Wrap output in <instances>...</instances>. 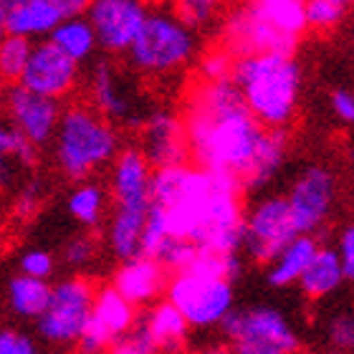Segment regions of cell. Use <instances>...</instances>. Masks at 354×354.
<instances>
[{"mask_svg": "<svg viewBox=\"0 0 354 354\" xmlns=\"http://www.w3.org/2000/svg\"><path fill=\"white\" fill-rule=\"evenodd\" d=\"M241 183L200 165L155 170L152 207L142 253L155 256L165 238H180L200 253L233 256L243 251L245 207Z\"/></svg>", "mask_w": 354, "mask_h": 354, "instance_id": "1", "label": "cell"}, {"mask_svg": "<svg viewBox=\"0 0 354 354\" xmlns=\"http://www.w3.org/2000/svg\"><path fill=\"white\" fill-rule=\"evenodd\" d=\"M183 119L195 165L233 177L245 187L268 127L251 114L233 79L195 84L185 99Z\"/></svg>", "mask_w": 354, "mask_h": 354, "instance_id": "2", "label": "cell"}, {"mask_svg": "<svg viewBox=\"0 0 354 354\" xmlns=\"http://www.w3.org/2000/svg\"><path fill=\"white\" fill-rule=\"evenodd\" d=\"M233 84L245 106L268 129L294 122L301 99V66L294 53H253L236 59Z\"/></svg>", "mask_w": 354, "mask_h": 354, "instance_id": "3", "label": "cell"}, {"mask_svg": "<svg viewBox=\"0 0 354 354\" xmlns=\"http://www.w3.org/2000/svg\"><path fill=\"white\" fill-rule=\"evenodd\" d=\"M241 273V259L200 253L187 268L172 273L167 283V301L183 311L192 329H213L236 311L233 281Z\"/></svg>", "mask_w": 354, "mask_h": 354, "instance_id": "4", "label": "cell"}, {"mask_svg": "<svg viewBox=\"0 0 354 354\" xmlns=\"http://www.w3.org/2000/svg\"><path fill=\"white\" fill-rule=\"evenodd\" d=\"M51 152L61 175L79 183L109 167L122 152V140L114 122L91 104H71L61 114Z\"/></svg>", "mask_w": 354, "mask_h": 354, "instance_id": "5", "label": "cell"}, {"mask_svg": "<svg viewBox=\"0 0 354 354\" xmlns=\"http://www.w3.org/2000/svg\"><path fill=\"white\" fill-rule=\"evenodd\" d=\"M198 56V33L177 10H149L140 36L127 51L129 66L149 79H167L190 66Z\"/></svg>", "mask_w": 354, "mask_h": 354, "instance_id": "6", "label": "cell"}, {"mask_svg": "<svg viewBox=\"0 0 354 354\" xmlns=\"http://www.w3.org/2000/svg\"><path fill=\"white\" fill-rule=\"evenodd\" d=\"M221 329L236 354H299L301 349L296 326L276 306L236 309Z\"/></svg>", "mask_w": 354, "mask_h": 354, "instance_id": "7", "label": "cell"}, {"mask_svg": "<svg viewBox=\"0 0 354 354\" xmlns=\"http://www.w3.org/2000/svg\"><path fill=\"white\" fill-rule=\"evenodd\" d=\"M94 299L96 288L86 276L74 273V276L61 279L51 288L48 306L36 322L38 337L56 347L79 344L88 319H91Z\"/></svg>", "mask_w": 354, "mask_h": 354, "instance_id": "8", "label": "cell"}, {"mask_svg": "<svg viewBox=\"0 0 354 354\" xmlns=\"http://www.w3.org/2000/svg\"><path fill=\"white\" fill-rule=\"evenodd\" d=\"M299 236L286 195H266L245 210L243 251L256 263L268 261Z\"/></svg>", "mask_w": 354, "mask_h": 354, "instance_id": "9", "label": "cell"}, {"mask_svg": "<svg viewBox=\"0 0 354 354\" xmlns=\"http://www.w3.org/2000/svg\"><path fill=\"white\" fill-rule=\"evenodd\" d=\"M299 233L314 236L329 221L337 203V177L324 165L304 167L286 192Z\"/></svg>", "mask_w": 354, "mask_h": 354, "instance_id": "10", "label": "cell"}, {"mask_svg": "<svg viewBox=\"0 0 354 354\" xmlns=\"http://www.w3.org/2000/svg\"><path fill=\"white\" fill-rule=\"evenodd\" d=\"M88 104L114 124H137L145 122L149 111L142 109L137 91L122 71L109 61H96L86 76Z\"/></svg>", "mask_w": 354, "mask_h": 354, "instance_id": "11", "label": "cell"}, {"mask_svg": "<svg viewBox=\"0 0 354 354\" xmlns=\"http://www.w3.org/2000/svg\"><path fill=\"white\" fill-rule=\"evenodd\" d=\"M149 8L142 0H91L86 10L94 26L99 48L106 53H127L147 21Z\"/></svg>", "mask_w": 354, "mask_h": 354, "instance_id": "12", "label": "cell"}, {"mask_svg": "<svg viewBox=\"0 0 354 354\" xmlns=\"http://www.w3.org/2000/svg\"><path fill=\"white\" fill-rule=\"evenodd\" d=\"M79 82H82V64L68 59L59 46L44 38L33 46L28 66H26L18 84H23L26 88L41 96L64 102L66 96L74 94Z\"/></svg>", "mask_w": 354, "mask_h": 354, "instance_id": "13", "label": "cell"}, {"mask_svg": "<svg viewBox=\"0 0 354 354\" xmlns=\"http://www.w3.org/2000/svg\"><path fill=\"white\" fill-rule=\"evenodd\" d=\"M3 111H6V122H10L36 147L51 145L56 129H59L61 114H64L61 102L36 94L23 84L8 88Z\"/></svg>", "mask_w": 354, "mask_h": 354, "instance_id": "14", "label": "cell"}, {"mask_svg": "<svg viewBox=\"0 0 354 354\" xmlns=\"http://www.w3.org/2000/svg\"><path fill=\"white\" fill-rule=\"evenodd\" d=\"M134 309L137 306L127 301L114 286L99 288L94 299V309H91V319L84 329L79 347L88 349V352H104L109 347H117V342L127 337L137 324Z\"/></svg>", "mask_w": 354, "mask_h": 354, "instance_id": "15", "label": "cell"}, {"mask_svg": "<svg viewBox=\"0 0 354 354\" xmlns=\"http://www.w3.org/2000/svg\"><path fill=\"white\" fill-rule=\"evenodd\" d=\"M140 149L155 170L187 162L190 142H187L185 119L170 109L149 111L140 124Z\"/></svg>", "mask_w": 354, "mask_h": 354, "instance_id": "16", "label": "cell"}, {"mask_svg": "<svg viewBox=\"0 0 354 354\" xmlns=\"http://www.w3.org/2000/svg\"><path fill=\"white\" fill-rule=\"evenodd\" d=\"M155 167L140 147H127L109 165L111 207L122 210H149L152 207Z\"/></svg>", "mask_w": 354, "mask_h": 354, "instance_id": "17", "label": "cell"}, {"mask_svg": "<svg viewBox=\"0 0 354 354\" xmlns=\"http://www.w3.org/2000/svg\"><path fill=\"white\" fill-rule=\"evenodd\" d=\"M167 268L147 253L122 261L111 279V286L134 306H152L167 291Z\"/></svg>", "mask_w": 354, "mask_h": 354, "instance_id": "18", "label": "cell"}, {"mask_svg": "<svg viewBox=\"0 0 354 354\" xmlns=\"http://www.w3.org/2000/svg\"><path fill=\"white\" fill-rule=\"evenodd\" d=\"M142 329L155 344L157 354H177L183 352L187 344V332L192 326L183 317V311L177 309L172 301H155L142 317Z\"/></svg>", "mask_w": 354, "mask_h": 354, "instance_id": "19", "label": "cell"}, {"mask_svg": "<svg viewBox=\"0 0 354 354\" xmlns=\"http://www.w3.org/2000/svg\"><path fill=\"white\" fill-rule=\"evenodd\" d=\"M319 248L322 245L317 243V238L309 236V233H299L286 248H281L266 263V281H268V286L273 288L299 286V281L304 279V273L311 266Z\"/></svg>", "mask_w": 354, "mask_h": 354, "instance_id": "20", "label": "cell"}, {"mask_svg": "<svg viewBox=\"0 0 354 354\" xmlns=\"http://www.w3.org/2000/svg\"><path fill=\"white\" fill-rule=\"evenodd\" d=\"M36 145H30L10 122H0V192L13 190L36 165Z\"/></svg>", "mask_w": 354, "mask_h": 354, "instance_id": "21", "label": "cell"}, {"mask_svg": "<svg viewBox=\"0 0 354 354\" xmlns=\"http://www.w3.org/2000/svg\"><path fill=\"white\" fill-rule=\"evenodd\" d=\"M241 6L294 44L309 30L306 0H241Z\"/></svg>", "mask_w": 354, "mask_h": 354, "instance_id": "22", "label": "cell"}, {"mask_svg": "<svg viewBox=\"0 0 354 354\" xmlns=\"http://www.w3.org/2000/svg\"><path fill=\"white\" fill-rule=\"evenodd\" d=\"M149 210H122L111 207L106 221V245L114 259L127 261L142 253Z\"/></svg>", "mask_w": 354, "mask_h": 354, "instance_id": "23", "label": "cell"}, {"mask_svg": "<svg viewBox=\"0 0 354 354\" xmlns=\"http://www.w3.org/2000/svg\"><path fill=\"white\" fill-rule=\"evenodd\" d=\"M109 187L94 183V180H79L66 195V210L82 228H102L109 221Z\"/></svg>", "mask_w": 354, "mask_h": 354, "instance_id": "24", "label": "cell"}, {"mask_svg": "<svg viewBox=\"0 0 354 354\" xmlns=\"http://www.w3.org/2000/svg\"><path fill=\"white\" fill-rule=\"evenodd\" d=\"M61 21L64 15L48 0H21L8 10V33L38 41L51 36Z\"/></svg>", "mask_w": 354, "mask_h": 354, "instance_id": "25", "label": "cell"}, {"mask_svg": "<svg viewBox=\"0 0 354 354\" xmlns=\"http://www.w3.org/2000/svg\"><path fill=\"white\" fill-rule=\"evenodd\" d=\"M51 288L46 279H33L26 273H15L8 281V306L23 322H38L48 306Z\"/></svg>", "mask_w": 354, "mask_h": 354, "instance_id": "26", "label": "cell"}, {"mask_svg": "<svg viewBox=\"0 0 354 354\" xmlns=\"http://www.w3.org/2000/svg\"><path fill=\"white\" fill-rule=\"evenodd\" d=\"M344 281H347V276H344L337 248L322 245L311 266L306 268V273H304V279L299 281V286L309 299H324V296H332L334 291H339Z\"/></svg>", "mask_w": 354, "mask_h": 354, "instance_id": "27", "label": "cell"}, {"mask_svg": "<svg viewBox=\"0 0 354 354\" xmlns=\"http://www.w3.org/2000/svg\"><path fill=\"white\" fill-rule=\"evenodd\" d=\"M51 44H56L68 59L76 64H86L94 59L96 48H99V38L94 33V26L88 23L86 15H74V18H64V21L53 28L48 36Z\"/></svg>", "mask_w": 354, "mask_h": 354, "instance_id": "28", "label": "cell"}, {"mask_svg": "<svg viewBox=\"0 0 354 354\" xmlns=\"http://www.w3.org/2000/svg\"><path fill=\"white\" fill-rule=\"evenodd\" d=\"M33 46L36 44L30 38L15 36V33L0 38V76L6 82H21L23 71L30 61V53H33Z\"/></svg>", "mask_w": 354, "mask_h": 354, "instance_id": "29", "label": "cell"}, {"mask_svg": "<svg viewBox=\"0 0 354 354\" xmlns=\"http://www.w3.org/2000/svg\"><path fill=\"white\" fill-rule=\"evenodd\" d=\"M233 68H236V56L228 48L218 46V48L200 56L198 74L200 82H228V79H233Z\"/></svg>", "mask_w": 354, "mask_h": 354, "instance_id": "30", "label": "cell"}, {"mask_svg": "<svg viewBox=\"0 0 354 354\" xmlns=\"http://www.w3.org/2000/svg\"><path fill=\"white\" fill-rule=\"evenodd\" d=\"M344 3L339 0H306V21L314 30H334L344 18Z\"/></svg>", "mask_w": 354, "mask_h": 354, "instance_id": "31", "label": "cell"}, {"mask_svg": "<svg viewBox=\"0 0 354 354\" xmlns=\"http://www.w3.org/2000/svg\"><path fill=\"white\" fill-rule=\"evenodd\" d=\"M157 3H175V10L195 30L205 28L207 23H213L223 6V0H157Z\"/></svg>", "mask_w": 354, "mask_h": 354, "instance_id": "32", "label": "cell"}, {"mask_svg": "<svg viewBox=\"0 0 354 354\" xmlns=\"http://www.w3.org/2000/svg\"><path fill=\"white\" fill-rule=\"evenodd\" d=\"M46 198V185L33 177V180H23L18 187H15V200H13V210L18 218L28 221L30 215L38 213V207L44 205Z\"/></svg>", "mask_w": 354, "mask_h": 354, "instance_id": "33", "label": "cell"}, {"mask_svg": "<svg viewBox=\"0 0 354 354\" xmlns=\"http://www.w3.org/2000/svg\"><path fill=\"white\" fill-rule=\"evenodd\" d=\"M326 339L332 349L339 352H354V311H337L326 322Z\"/></svg>", "mask_w": 354, "mask_h": 354, "instance_id": "34", "label": "cell"}, {"mask_svg": "<svg viewBox=\"0 0 354 354\" xmlns=\"http://www.w3.org/2000/svg\"><path fill=\"white\" fill-rule=\"evenodd\" d=\"M56 271V259L46 248H26L18 259V273L33 276V279H51Z\"/></svg>", "mask_w": 354, "mask_h": 354, "instance_id": "35", "label": "cell"}, {"mask_svg": "<svg viewBox=\"0 0 354 354\" xmlns=\"http://www.w3.org/2000/svg\"><path fill=\"white\" fill-rule=\"evenodd\" d=\"M94 259H96V243H94V238L86 236V233L68 238L66 243H64V263L76 268V271L91 266Z\"/></svg>", "mask_w": 354, "mask_h": 354, "instance_id": "36", "label": "cell"}, {"mask_svg": "<svg viewBox=\"0 0 354 354\" xmlns=\"http://www.w3.org/2000/svg\"><path fill=\"white\" fill-rule=\"evenodd\" d=\"M0 354H41L38 344L30 339V334L21 329H10L3 326L0 329Z\"/></svg>", "mask_w": 354, "mask_h": 354, "instance_id": "37", "label": "cell"}, {"mask_svg": "<svg viewBox=\"0 0 354 354\" xmlns=\"http://www.w3.org/2000/svg\"><path fill=\"white\" fill-rule=\"evenodd\" d=\"M114 354H157V349H155V344H152V339L147 337V332H145L142 324L137 322L132 332L117 342Z\"/></svg>", "mask_w": 354, "mask_h": 354, "instance_id": "38", "label": "cell"}, {"mask_svg": "<svg viewBox=\"0 0 354 354\" xmlns=\"http://www.w3.org/2000/svg\"><path fill=\"white\" fill-rule=\"evenodd\" d=\"M329 106H332L334 117L339 119L342 124L354 127V91L349 88H334L329 96Z\"/></svg>", "mask_w": 354, "mask_h": 354, "instance_id": "39", "label": "cell"}, {"mask_svg": "<svg viewBox=\"0 0 354 354\" xmlns=\"http://www.w3.org/2000/svg\"><path fill=\"white\" fill-rule=\"evenodd\" d=\"M337 253H339L344 276H347L349 283H354V225H347V228L339 233V241H337Z\"/></svg>", "mask_w": 354, "mask_h": 354, "instance_id": "40", "label": "cell"}, {"mask_svg": "<svg viewBox=\"0 0 354 354\" xmlns=\"http://www.w3.org/2000/svg\"><path fill=\"white\" fill-rule=\"evenodd\" d=\"M64 18H74V15H86L91 0H48Z\"/></svg>", "mask_w": 354, "mask_h": 354, "instance_id": "41", "label": "cell"}, {"mask_svg": "<svg viewBox=\"0 0 354 354\" xmlns=\"http://www.w3.org/2000/svg\"><path fill=\"white\" fill-rule=\"evenodd\" d=\"M192 354H236L230 347H223V344H207V347L198 349V352Z\"/></svg>", "mask_w": 354, "mask_h": 354, "instance_id": "42", "label": "cell"}, {"mask_svg": "<svg viewBox=\"0 0 354 354\" xmlns=\"http://www.w3.org/2000/svg\"><path fill=\"white\" fill-rule=\"evenodd\" d=\"M8 36V8L0 6V38Z\"/></svg>", "mask_w": 354, "mask_h": 354, "instance_id": "43", "label": "cell"}, {"mask_svg": "<svg viewBox=\"0 0 354 354\" xmlns=\"http://www.w3.org/2000/svg\"><path fill=\"white\" fill-rule=\"evenodd\" d=\"M6 94H8V88H6V79L0 76V111H3V106H6Z\"/></svg>", "mask_w": 354, "mask_h": 354, "instance_id": "44", "label": "cell"}, {"mask_svg": "<svg viewBox=\"0 0 354 354\" xmlns=\"http://www.w3.org/2000/svg\"><path fill=\"white\" fill-rule=\"evenodd\" d=\"M18 3H21V0H0V6L8 8V10H10L13 6H18Z\"/></svg>", "mask_w": 354, "mask_h": 354, "instance_id": "45", "label": "cell"}, {"mask_svg": "<svg viewBox=\"0 0 354 354\" xmlns=\"http://www.w3.org/2000/svg\"><path fill=\"white\" fill-rule=\"evenodd\" d=\"M3 243H6V228L0 225V248H3Z\"/></svg>", "mask_w": 354, "mask_h": 354, "instance_id": "46", "label": "cell"}, {"mask_svg": "<svg viewBox=\"0 0 354 354\" xmlns=\"http://www.w3.org/2000/svg\"><path fill=\"white\" fill-rule=\"evenodd\" d=\"M74 354H106V352H88V349H82V347H79V352H74Z\"/></svg>", "mask_w": 354, "mask_h": 354, "instance_id": "47", "label": "cell"}, {"mask_svg": "<svg viewBox=\"0 0 354 354\" xmlns=\"http://www.w3.org/2000/svg\"><path fill=\"white\" fill-rule=\"evenodd\" d=\"M324 354H347V352H339V349H329V352H324Z\"/></svg>", "mask_w": 354, "mask_h": 354, "instance_id": "48", "label": "cell"}, {"mask_svg": "<svg viewBox=\"0 0 354 354\" xmlns=\"http://www.w3.org/2000/svg\"><path fill=\"white\" fill-rule=\"evenodd\" d=\"M339 3H344V6H349V3H354V0H339Z\"/></svg>", "mask_w": 354, "mask_h": 354, "instance_id": "49", "label": "cell"}]
</instances>
